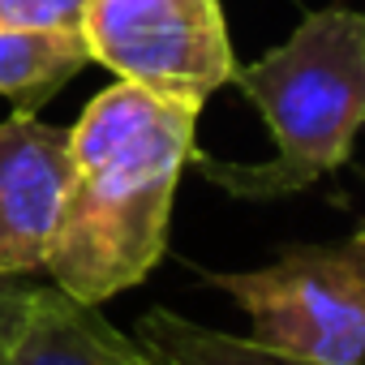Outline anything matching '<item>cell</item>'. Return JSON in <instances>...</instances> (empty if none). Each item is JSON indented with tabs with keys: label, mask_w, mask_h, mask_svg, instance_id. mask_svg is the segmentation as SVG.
<instances>
[{
	"label": "cell",
	"mask_w": 365,
	"mask_h": 365,
	"mask_svg": "<svg viewBox=\"0 0 365 365\" xmlns=\"http://www.w3.org/2000/svg\"><path fill=\"white\" fill-rule=\"evenodd\" d=\"M198 103L133 82L99 91L69 129V180L43 271L86 305L142 284L168 250L180 172L194 159Z\"/></svg>",
	"instance_id": "6da1fadb"
},
{
	"label": "cell",
	"mask_w": 365,
	"mask_h": 365,
	"mask_svg": "<svg viewBox=\"0 0 365 365\" xmlns=\"http://www.w3.org/2000/svg\"><path fill=\"white\" fill-rule=\"evenodd\" d=\"M232 82L262 112L275 142L271 163H224L194 155L202 176L245 202L301 194L339 163L365 125V14L318 9Z\"/></svg>",
	"instance_id": "7a4b0ae2"
},
{
	"label": "cell",
	"mask_w": 365,
	"mask_h": 365,
	"mask_svg": "<svg viewBox=\"0 0 365 365\" xmlns=\"http://www.w3.org/2000/svg\"><path fill=\"white\" fill-rule=\"evenodd\" d=\"M250 314V339L318 361L365 365V224L331 245H292L271 267L207 271Z\"/></svg>",
	"instance_id": "3957f363"
},
{
	"label": "cell",
	"mask_w": 365,
	"mask_h": 365,
	"mask_svg": "<svg viewBox=\"0 0 365 365\" xmlns=\"http://www.w3.org/2000/svg\"><path fill=\"white\" fill-rule=\"evenodd\" d=\"M78 31L116 82L180 103L202 108L237 69L220 0H86Z\"/></svg>",
	"instance_id": "277c9868"
},
{
	"label": "cell",
	"mask_w": 365,
	"mask_h": 365,
	"mask_svg": "<svg viewBox=\"0 0 365 365\" xmlns=\"http://www.w3.org/2000/svg\"><path fill=\"white\" fill-rule=\"evenodd\" d=\"M69 180V129L14 112L0 120V279L43 271Z\"/></svg>",
	"instance_id": "5b68a950"
},
{
	"label": "cell",
	"mask_w": 365,
	"mask_h": 365,
	"mask_svg": "<svg viewBox=\"0 0 365 365\" xmlns=\"http://www.w3.org/2000/svg\"><path fill=\"white\" fill-rule=\"evenodd\" d=\"M142 344L125 339L99 305L65 288H26L22 305L0 322V365H125Z\"/></svg>",
	"instance_id": "8992f818"
},
{
	"label": "cell",
	"mask_w": 365,
	"mask_h": 365,
	"mask_svg": "<svg viewBox=\"0 0 365 365\" xmlns=\"http://www.w3.org/2000/svg\"><path fill=\"white\" fill-rule=\"evenodd\" d=\"M91 65L78 26H5L0 31V99L18 112H39L73 73Z\"/></svg>",
	"instance_id": "52a82bcc"
},
{
	"label": "cell",
	"mask_w": 365,
	"mask_h": 365,
	"mask_svg": "<svg viewBox=\"0 0 365 365\" xmlns=\"http://www.w3.org/2000/svg\"><path fill=\"white\" fill-rule=\"evenodd\" d=\"M138 344L159 365H318V361L271 352V348L241 339V335H228V331H211V327L190 322L172 309H150L142 318Z\"/></svg>",
	"instance_id": "ba28073f"
},
{
	"label": "cell",
	"mask_w": 365,
	"mask_h": 365,
	"mask_svg": "<svg viewBox=\"0 0 365 365\" xmlns=\"http://www.w3.org/2000/svg\"><path fill=\"white\" fill-rule=\"evenodd\" d=\"M86 0H0V31L5 26H78Z\"/></svg>",
	"instance_id": "9c48e42d"
},
{
	"label": "cell",
	"mask_w": 365,
	"mask_h": 365,
	"mask_svg": "<svg viewBox=\"0 0 365 365\" xmlns=\"http://www.w3.org/2000/svg\"><path fill=\"white\" fill-rule=\"evenodd\" d=\"M22 297H26V284H18V279H0V322H5V318L22 305Z\"/></svg>",
	"instance_id": "30bf717a"
},
{
	"label": "cell",
	"mask_w": 365,
	"mask_h": 365,
	"mask_svg": "<svg viewBox=\"0 0 365 365\" xmlns=\"http://www.w3.org/2000/svg\"><path fill=\"white\" fill-rule=\"evenodd\" d=\"M125 365H159V361H155V356H150V352H146V348H142V352H138V356H129V361H125Z\"/></svg>",
	"instance_id": "8fae6325"
}]
</instances>
